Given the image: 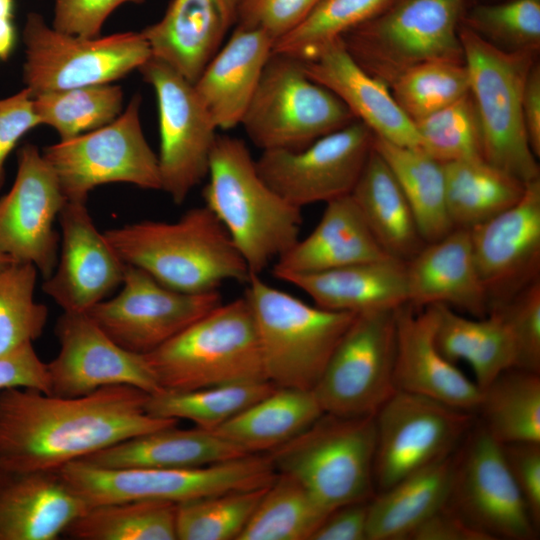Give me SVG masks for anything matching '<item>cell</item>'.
Listing matches in <instances>:
<instances>
[{"label": "cell", "mask_w": 540, "mask_h": 540, "mask_svg": "<svg viewBox=\"0 0 540 540\" xmlns=\"http://www.w3.org/2000/svg\"><path fill=\"white\" fill-rule=\"evenodd\" d=\"M149 394L129 385L80 397L32 388L0 390V470H59L130 438L174 426L149 415Z\"/></svg>", "instance_id": "6da1fadb"}, {"label": "cell", "mask_w": 540, "mask_h": 540, "mask_svg": "<svg viewBox=\"0 0 540 540\" xmlns=\"http://www.w3.org/2000/svg\"><path fill=\"white\" fill-rule=\"evenodd\" d=\"M103 233L125 264L176 291H214L226 281L246 283L251 274L205 205L187 210L174 222L143 220Z\"/></svg>", "instance_id": "7a4b0ae2"}, {"label": "cell", "mask_w": 540, "mask_h": 540, "mask_svg": "<svg viewBox=\"0 0 540 540\" xmlns=\"http://www.w3.org/2000/svg\"><path fill=\"white\" fill-rule=\"evenodd\" d=\"M203 189L205 206L222 224L249 271L260 275L298 240V208L260 176L246 144L217 136Z\"/></svg>", "instance_id": "3957f363"}, {"label": "cell", "mask_w": 540, "mask_h": 540, "mask_svg": "<svg viewBox=\"0 0 540 540\" xmlns=\"http://www.w3.org/2000/svg\"><path fill=\"white\" fill-rule=\"evenodd\" d=\"M145 357L166 391L268 381L245 297L222 302Z\"/></svg>", "instance_id": "277c9868"}, {"label": "cell", "mask_w": 540, "mask_h": 540, "mask_svg": "<svg viewBox=\"0 0 540 540\" xmlns=\"http://www.w3.org/2000/svg\"><path fill=\"white\" fill-rule=\"evenodd\" d=\"M246 284L267 380L313 390L356 313L309 305L258 274Z\"/></svg>", "instance_id": "5b68a950"}, {"label": "cell", "mask_w": 540, "mask_h": 540, "mask_svg": "<svg viewBox=\"0 0 540 540\" xmlns=\"http://www.w3.org/2000/svg\"><path fill=\"white\" fill-rule=\"evenodd\" d=\"M459 37L480 121L484 160L525 184L539 179L522 112L524 87L536 53L499 49L462 24Z\"/></svg>", "instance_id": "8992f818"}, {"label": "cell", "mask_w": 540, "mask_h": 540, "mask_svg": "<svg viewBox=\"0 0 540 540\" xmlns=\"http://www.w3.org/2000/svg\"><path fill=\"white\" fill-rule=\"evenodd\" d=\"M375 415L341 417L323 413L299 435L271 451L277 473L303 484L330 512L376 493Z\"/></svg>", "instance_id": "52a82bcc"}, {"label": "cell", "mask_w": 540, "mask_h": 540, "mask_svg": "<svg viewBox=\"0 0 540 540\" xmlns=\"http://www.w3.org/2000/svg\"><path fill=\"white\" fill-rule=\"evenodd\" d=\"M468 0H393L341 39L352 58L387 86L434 60L464 61L459 29Z\"/></svg>", "instance_id": "ba28073f"}, {"label": "cell", "mask_w": 540, "mask_h": 540, "mask_svg": "<svg viewBox=\"0 0 540 540\" xmlns=\"http://www.w3.org/2000/svg\"><path fill=\"white\" fill-rule=\"evenodd\" d=\"M58 471L87 507L134 500L179 504L266 487L277 475L269 455L258 454L194 468H103L76 460Z\"/></svg>", "instance_id": "9c48e42d"}, {"label": "cell", "mask_w": 540, "mask_h": 540, "mask_svg": "<svg viewBox=\"0 0 540 540\" xmlns=\"http://www.w3.org/2000/svg\"><path fill=\"white\" fill-rule=\"evenodd\" d=\"M355 120L298 59L272 53L240 125L262 151L297 150Z\"/></svg>", "instance_id": "30bf717a"}, {"label": "cell", "mask_w": 540, "mask_h": 540, "mask_svg": "<svg viewBox=\"0 0 540 540\" xmlns=\"http://www.w3.org/2000/svg\"><path fill=\"white\" fill-rule=\"evenodd\" d=\"M22 36L23 80L32 95L111 83L152 56L141 32L80 37L57 31L37 12L27 14Z\"/></svg>", "instance_id": "8fae6325"}, {"label": "cell", "mask_w": 540, "mask_h": 540, "mask_svg": "<svg viewBox=\"0 0 540 540\" xmlns=\"http://www.w3.org/2000/svg\"><path fill=\"white\" fill-rule=\"evenodd\" d=\"M141 101L135 94L112 123L43 149L67 201L86 203L91 190L108 183L161 190L158 156L141 126Z\"/></svg>", "instance_id": "7c38bea8"}, {"label": "cell", "mask_w": 540, "mask_h": 540, "mask_svg": "<svg viewBox=\"0 0 540 540\" xmlns=\"http://www.w3.org/2000/svg\"><path fill=\"white\" fill-rule=\"evenodd\" d=\"M396 310L356 313L313 388L324 413L374 416L397 391Z\"/></svg>", "instance_id": "4fadbf2b"}, {"label": "cell", "mask_w": 540, "mask_h": 540, "mask_svg": "<svg viewBox=\"0 0 540 540\" xmlns=\"http://www.w3.org/2000/svg\"><path fill=\"white\" fill-rule=\"evenodd\" d=\"M374 486L388 489L452 455L474 425V412L397 390L375 414Z\"/></svg>", "instance_id": "5bb4252c"}, {"label": "cell", "mask_w": 540, "mask_h": 540, "mask_svg": "<svg viewBox=\"0 0 540 540\" xmlns=\"http://www.w3.org/2000/svg\"><path fill=\"white\" fill-rule=\"evenodd\" d=\"M473 426L454 453L448 506L489 540L534 538L537 528L501 444L481 424Z\"/></svg>", "instance_id": "9a60e30c"}, {"label": "cell", "mask_w": 540, "mask_h": 540, "mask_svg": "<svg viewBox=\"0 0 540 540\" xmlns=\"http://www.w3.org/2000/svg\"><path fill=\"white\" fill-rule=\"evenodd\" d=\"M138 70L157 97L161 190L179 205L207 177L217 128L193 84L171 66L151 56Z\"/></svg>", "instance_id": "2e32d148"}, {"label": "cell", "mask_w": 540, "mask_h": 540, "mask_svg": "<svg viewBox=\"0 0 540 540\" xmlns=\"http://www.w3.org/2000/svg\"><path fill=\"white\" fill-rule=\"evenodd\" d=\"M121 291L87 313L124 349L148 354L222 303L218 290L185 293L125 266Z\"/></svg>", "instance_id": "e0dca14e"}, {"label": "cell", "mask_w": 540, "mask_h": 540, "mask_svg": "<svg viewBox=\"0 0 540 540\" xmlns=\"http://www.w3.org/2000/svg\"><path fill=\"white\" fill-rule=\"evenodd\" d=\"M373 134L360 121L297 149L262 151L256 162L264 181L301 208L350 195L372 149Z\"/></svg>", "instance_id": "ac0fdd59"}, {"label": "cell", "mask_w": 540, "mask_h": 540, "mask_svg": "<svg viewBox=\"0 0 540 540\" xmlns=\"http://www.w3.org/2000/svg\"><path fill=\"white\" fill-rule=\"evenodd\" d=\"M17 164L12 188L0 197V251L15 263L33 264L47 279L60 245L54 222L67 200L37 146H21Z\"/></svg>", "instance_id": "d6986e66"}, {"label": "cell", "mask_w": 540, "mask_h": 540, "mask_svg": "<svg viewBox=\"0 0 540 540\" xmlns=\"http://www.w3.org/2000/svg\"><path fill=\"white\" fill-rule=\"evenodd\" d=\"M55 334L60 349L47 363L49 394L80 397L111 385L163 391L145 355L118 345L87 312H63Z\"/></svg>", "instance_id": "ffe728a7"}, {"label": "cell", "mask_w": 540, "mask_h": 540, "mask_svg": "<svg viewBox=\"0 0 540 540\" xmlns=\"http://www.w3.org/2000/svg\"><path fill=\"white\" fill-rule=\"evenodd\" d=\"M469 233L489 312L540 279V178L526 184L515 205Z\"/></svg>", "instance_id": "44dd1931"}, {"label": "cell", "mask_w": 540, "mask_h": 540, "mask_svg": "<svg viewBox=\"0 0 540 540\" xmlns=\"http://www.w3.org/2000/svg\"><path fill=\"white\" fill-rule=\"evenodd\" d=\"M58 220V261L42 290L63 312H87L122 284L126 264L95 226L86 203L67 201Z\"/></svg>", "instance_id": "7402d4cb"}, {"label": "cell", "mask_w": 540, "mask_h": 540, "mask_svg": "<svg viewBox=\"0 0 540 540\" xmlns=\"http://www.w3.org/2000/svg\"><path fill=\"white\" fill-rule=\"evenodd\" d=\"M435 328L433 306L415 308L407 303L397 308L396 389L475 412L482 392L441 354L435 343Z\"/></svg>", "instance_id": "603a6c76"}, {"label": "cell", "mask_w": 540, "mask_h": 540, "mask_svg": "<svg viewBox=\"0 0 540 540\" xmlns=\"http://www.w3.org/2000/svg\"><path fill=\"white\" fill-rule=\"evenodd\" d=\"M299 61L307 76L334 93L374 137L421 149L414 123L398 106L389 87L352 58L341 38Z\"/></svg>", "instance_id": "cb8c5ba5"}, {"label": "cell", "mask_w": 540, "mask_h": 540, "mask_svg": "<svg viewBox=\"0 0 540 540\" xmlns=\"http://www.w3.org/2000/svg\"><path fill=\"white\" fill-rule=\"evenodd\" d=\"M86 509L58 470H0V540H55Z\"/></svg>", "instance_id": "d4e9b609"}, {"label": "cell", "mask_w": 540, "mask_h": 540, "mask_svg": "<svg viewBox=\"0 0 540 540\" xmlns=\"http://www.w3.org/2000/svg\"><path fill=\"white\" fill-rule=\"evenodd\" d=\"M238 4V0H172L164 16L141 34L153 57L194 84L236 22Z\"/></svg>", "instance_id": "484cf974"}, {"label": "cell", "mask_w": 540, "mask_h": 540, "mask_svg": "<svg viewBox=\"0 0 540 540\" xmlns=\"http://www.w3.org/2000/svg\"><path fill=\"white\" fill-rule=\"evenodd\" d=\"M408 304L415 308L445 305L482 318L488 299L475 264L469 229L454 228L426 243L406 262Z\"/></svg>", "instance_id": "4316f807"}, {"label": "cell", "mask_w": 540, "mask_h": 540, "mask_svg": "<svg viewBox=\"0 0 540 540\" xmlns=\"http://www.w3.org/2000/svg\"><path fill=\"white\" fill-rule=\"evenodd\" d=\"M263 30L237 25L193 84L217 129L240 125L273 50Z\"/></svg>", "instance_id": "83f0119b"}, {"label": "cell", "mask_w": 540, "mask_h": 540, "mask_svg": "<svg viewBox=\"0 0 540 540\" xmlns=\"http://www.w3.org/2000/svg\"><path fill=\"white\" fill-rule=\"evenodd\" d=\"M388 257L347 195L326 203L316 227L275 261L273 274L280 279Z\"/></svg>", "instance_id": "f1b7e54d"}, {"label": "cell", "mask_w": 540, "mask_h": 540, "mask_svg": "<svg viewBox=\"0 0 540 540\" xmlns=\"http://www.w3.org/2000/svg\"><path fill=\"white\" fill-rule=\"evenodd\" d=\"M279 280L307 293L315 305L334 311L360 313L408 303L406 263L392 257Z\"/></svg>", "instance_id": "f546056e"}, {"label": "cell", "mask_w": 540, "mask_h": 540, "mask_svg": "<svg viewBox=\"0 0 540 540\" xmlns=\"http://www.w3.org/2000/svg\"><path fill=\"white\" fill-rule=\"evenodd\" d=\"M249 455L212 431L161 428L81 459L103 468H194Z\"/></svg>", "instance_id": "4dcf8cb0"}, {"label": "cell", "mask_w": 540, "mask_h": 540, "mask_svg": "<svg viewBox=\"0 0 540 540\" xmlns=\"http://www.w3.org/2000/svg\"><path fill=\"white\" fill-rule=\"evenodd\" d=\"M350 195L387 255L406 263L424 247L407 198L373 146Z\"/></svg>", "instance_id": "1f68e13d"}, {"label": "cell", "mask_w": 540, "mask_h": 540, "mask_svg": "<svg viewBox=\"0 0 540 540\" xmlns=\"http://www.w3.org/2000/svg\"><path fill=\"white\" fill-rule=\"evenodd\" d=\"M454 453L375 493L368 504V540L409 539L421 523L447 503Z\"/></svg>", "instance_id": "d6a6232c"}, {"label": "cell", "mask_w": 540, "mask_h": 540, "mask_svg": "<svg viewBox=\"0 0 540 540\" xmlns=\"http://www.w3.org/2000/svg\"><path fill=\"white\" fill-rule=\"evenodd\" d=\"M323 413L313 390L277 387L212 432L247 454L271 452Z\"/></svg>", "instance_id": "836d02e7"}, {"label": "cell", "mask_w": 540, "mask_h": 540, "mask_svg": "<svg viewBox=\"0 0 540 540\" xmlns=\"http://www.w3.org/2000/svg\"><path fill=\"white\" fill-rule=\"evenodd\" d=\"M436 315L435 343L450 362H467L475 383L483 390L498 375L515 367L516 354L511 334L494 314L470 319L445 305H431Z\"/></svg>", "instance_id": "e575fe53"}, {"label": "cell", "mask_w": 540, "mask_h": 540, "mask_svg": "<svg viewBox=\"0 0 540 540\" xmlns=\"http://www.w3.org/2000/svg\"><path fill=\"white\" fill-rule=\"evenodd\" d=\"M454 228L471 229L515 205L526 184L483 158L442 163Z\"/></svg>", "instance_id": "d590c367"}, {"label": "cell", "mask_w": 540, "mask_h": 540, "mask_svg": "<svg viewBox=\"0 0 540 540\" xmlns=\"http://www.w3.org/2000/svg\"><path fill=\"white\" fill-rule=\"evenodd\" d=\"M372 146L396 177L425 243L450 233L454 227L446 205L443 164L422 149L395 145L374 136Z\"/></svg>", "instance_id": "8d00e7d4"}, {"label": "cell", "mask_w": 540, "mask_h": 540, "mask_svg": "<svg viewBox=\"0 0 540 540\" xmlns=\"http://www.w3.org/2000/svg\"><path fill=\"white\" fill-rule=\"evenodd\" d=\"M481 425L499 444L540 442V374L510 368L481 390Z\"/></svg>", "instance_id": "74e56055"}, {"label": "cell", "mask_w": 540, "mask_h": 540, "mask_svg": "<svg viewBox=\"0 0 540 540\" xmlns=\"http://www.w3.org/2000/svg\"><path fill=\"white\" fill-rule=\"evenodd\" d=\"M329 513L297 479L277 473L237 540H310Z\"/></svg>", "instance_id": "f35d334b"}, {"label": "cell", "mask_w": 540, "mask_h": 540, "mask_svg": "<svg viewBox=\"0 0 540 540\" xmlns=\"http://www.w3.org/2000/svg\"><path fill=\"white\" fill-rule=\"evenodd\" d=\"M177 504L134 500L87 507L63 532L73 540H176Z\"/></svg>", "instance_id": "ab89813d"}, {"label": "cell", "mask_w": 540, "mask_h": 540, "mask_svg": "<svg viewBox=\"0 0 540 540\" xmlns=\"http://www.w3.org/2000/svg\"><path fill=\"white\" fill-rule=\"evenodd\" d=\"M276 388L270 381H257L190 391L163 390L149 395L145 410L153 417L186 419L201 429L214 431Z\"/></svg>", "instance_id": "60d3db41"}, {"label": "cell", "mask_w": 540, "mask_h": 540, "mask_svg": "<svg viewBox=\"0 0 540 540\" xmlns=\"http://www.w3.org/2000/svg\"><path fill=\"white\" fill-rule=\"evenodd\" d=\"M41 124L58 133L60 141L104 127L122 112L123 91L120 86L90 85L33 95Z\"/></svg>", "instance_id": "b9f144b4"}, {"label": "cell", "mask_w": 540, "mask_h": 540, "mask_svg": "<svg viewBox=\"0 0 540 540\" xmlns=\"http://www.w3.org/2000/svg\"><path fill=\"white\" fill-rule=\"evenodd\" d=\"M388 87L414 123L470 93V77L464 61L434 60L409 67Z\"/></svg>", "instance_id": "7bdbcfd3"}, {"label": "cell", "mask_w": 540, "mask_h": 540, "mask_svg": "<svg viewBox=\"0 0 540 540\" xmlns=\"http://www.w3.org/2000/svg\"><path fill=\"white\" fill-rule=\"evenodd\" d=\"M393 0H321L293 30L275 41L273 54L305 59L383 11Z\"/></svg>", "instance_id": "ee69618b"}, {"label": "cell", "mask_w": 540, "mask_h": 540, "mask_svg": "<svg viewBox=\"0 0 540 540\" xmlns=\"http://www.w3.org/2000/svg\"><path fill=\"white\" fill-rule=\"evenodd\" d=\"M268 486L229 491L177 504V539L237 540Z\"/></svg>", "instance_id": "f6af8a7d"}, {"label": "cell", "mask_w": 540, "mask_h": 540, "mask_svg": "<svg viewBox=\"0 0 540 540\" xmlns=\"http://www.w3.org/2000/svg\"><path fill=\"white\" fill-rule=\"evenodd\" d=\"M37 273L31 263L0 269V356L32 343L45 329L48 308L34 300Z\"/></svg>", "instance_id": "bcb514c9"}, {"label": "cell", "mask_w": 540, "mask_h": 540, "mask_svg": "<svg viewBox=\"0 0 540 540\" xmlns=\"http://www.w3.org/2000/svg\"><path fill=\"white\" fill-rule=\"evenodd\" d=\"M414 126L421 149L441 163L483 158L481 126L471 93Z\"/></svg>", "instance_id": "7dc6e473"}, {"label": "cell", "mask_w": 540, "mask_h": 540, "mask_svg": "<svg viewBox=\"0 0 540 540\" xmlns=\"http://www.w3.org/2000/svg\"><path fill=\"white\" fill-rule=\"evenodd\" d=\"M462 25L505 51L540 48V0L480 4L466 11Z\"/></svg>", "instance_id": "c3c4849f"}, {"label": "cell", "mask_w": 540, "mask_h": 540, "mask_svg": "<svg viewBox=\"0 0 540 540\" xmlns=\"http://www.w3.org/2000/svg\"><path fill=\"white\" fill-rule=\"evenodd\" d=\"M507 326L515 347V368L540 374V279L489 309Z\"/></svg>", "instance_id": "681fc988"}, {"label": "cell", "mask_w": 540, "mask_h": 540, "mask_svg": "<svg viewBox=\"0 0 540 540\" xmlns=\"http://www.w3.org/2000/svg\"><path fill=\"white\" fill-rule=\"evenodd\" d=\"M321 0H241L237 25L265 31L274 43L297 27Z\"/></svg>", "instance_id": "f907efd6"}, {"label": "cell", "mask_w": 540, "mask_h": 540, "mask_svg": "<svg viewBox=\"0 0 540 540\" xmlns=\"http://www.w3.org/2000/svg\"><path fill=\"white\" fill-rule=\"evenodd\" d=\"M145 0H54L52 27L86 38L100 35L104 22L119 6L142 4Z\"/></svg>", "instance_id": "816d5d0a"}, {"label": "cell", "mask_w": 540, "mask_h": 540, "mask_svg": "<svg viewBox=\"0 0 540 540\" xmlns=\"http://www.w3.org/2000/svg\"><path fill=\"white\" fill-rule=\"evenodd\" d=\"M510 474L534 525L540 523V442L501 445Z\"/></svg>", "instance_id": "f5cc1de1"}, {"label": "cell", "mask_w": 540, "mask_h": 540, "mask_svg": "<svg viewBox=\"0 0 540 540\" xmlns=\"http://www.w3.org/2000/svg\"><path fill=\"white\" fill-rule=\"evenodd\" d=\"M41 125L34 109L33 95L26 87L0 99V190L5 182V161L20 138Z\"/></svg>", "instance_id": "db71d44e"}, {"label": "cell", "mask_w": 540, "mask_h": 540, "mask_svg": "<svg viewBox=\"0 0 540 540\" xmlns=\"http://www.w3.org/2000/svg\"><path fill=\"white\" fill-rule=\"evenodd\" d=\"M32 388L49 394L47 363H44L32 343L0 356V390Z\"/></svg>", "instance_id": "11a10c76"}, {"label": "cell", "mask_w": 540, "mask_h": 540, "mask_svg": "<svg viewBox=\"0 0 540 540\" xmlns=\"http://www.w3.org/2000/svg\"><path fill=\"white\" fill-rule=\"evenodd\" d=\"M368 504L369 500L334 509L310 540H368Z\"/></svg>", "instance_id": "9f6ffc18"}, {"label": "cell", "mask_w": 540, "mask_h": 540, "mask_svg": "<svg viewBox=\"0 0 540 540\" xmlns=\"http://www.w3.org/2000/svg\"><path fill=\"white\" fill-rule=\"evenodd\" d=\"M412 540H489L446 503L409 536Z\"/></svg>", "instance_id": "6f0895ef"}, {"label": "cell", "mask_w": 540, "mask_h": 540, "mask_svg": "<svg viewBox=\"0 0 540 540\" xmlns=\"http://www.w3.org/2000/svg\"><path fill=\"white\" fill-rule=\"evenodd\" d=\"M523 121L534 155L540 156V66L535 62L526 79L523 101Z\"/></svg>", "instance_id": "680465c9"}, {"label": "cell", "mask_w": 540, "mask_h": 540, "mask_svg": "<svg viewBox=\"0 0 540 540\" xmlns=\"http://www.w3.org/2000/svg\"><path fill=\"white\" fill-rule=\"evenodd\" d=\"M12 18H0V59H7L14 45Z\"/></svg>", "instance_id": "91938a15"}, {"label": "cell", "mask_w": 540, "mask_h": 540, "mask_svg": "<svg viewBox=\"0 0 540 540\" xmlns=\"http://www.w3.org/2000/svg\"><path fill=\"white\" fill-rule=\"evenodd\" d=\"M13 0H0V18H12Z\"/></svg>", "instance_id": "94428289"}, {"label": "cell", "mask_w": 540, "mask_h": 540, "mask_svg": "<svg viewBox=\"0 0 540 540\" xmlns=\"http://www.w3.org/2000/svg\"><path fill=\"white\" fill-rule=\"evenodd\" d=\"M11 263H13V261L7 255L0 251V269L8 266Z\"/></svg>", "instance_id": "6125c7cd"}, {"label": "cell", "mask_w": 540, "mask_h": 540, "mask_svg": "<svg viewBox=\"0 0 540 540\" xmlns=\"http://www.w3.org/2000/svg\"><path fill=\"white\" fill-rule=\"evenodd\" d=\"M241 0H238V2H240Z\"/></svg>", "instance_id": "be15d7a7"}]
</instances>
